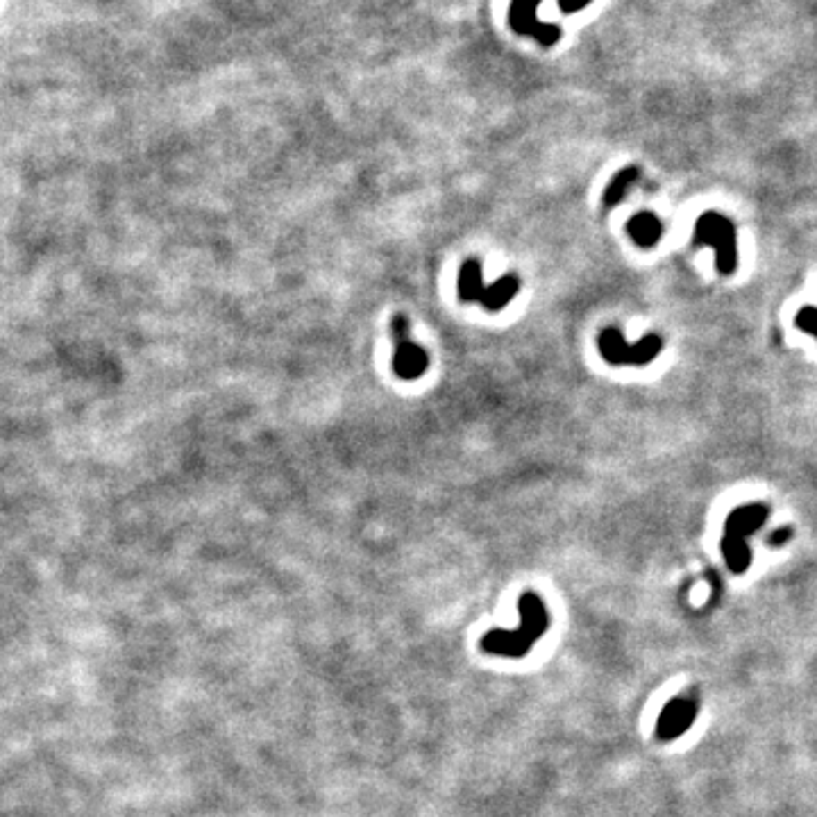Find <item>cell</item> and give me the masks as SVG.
<instances>
[{
    "mask_svg": "<svg viewBox=\"0 0 817 817\" xmlns=\"http://www.w3.org/2000/svg\"><path fill=\"white\" fill-rule=\"evenodd\" d=\"M795 325H797L802 332H806V334L815 336L817 339V307L808 305V307H804V309H799L797 318H795Z\"/></svg>",
    "mask_w": 817,
    "mask_h": 817,
    "instance_id": "12",
    "label": "cell"
},
{
    "mask_svg": "<svg viewBox=\"0 0 817 817\" xmlns=\"http://www.w3.org/2000/svg\"><path fill=\"white\" fill-rule=\"evenodd\" d=\"M695 718H697V704L688 697L672 699L665 704V709L661 711L659 722H656V736L661 740H675L679 736H684L690 727H693Z\"/></svg>",
    "mask_w": 817,
    "mask_h": 817,
    "instance_id": "5",
    "label": "cell"
},
{
    "mask_svg": "<svg viewBox=\"0 0 817 817\" xmlns=\"http://www.w3.org/2000/svg\"><path fill=\"white\" fill-rule=\"evenodd\" d=\"M518 611H520V627L513 631H488L482 638L484 652L493 656H507V659H522L529 654V650L536 645V640L550 627V613L536 593H525L518 602Z\"/></svg>",
    "mask_w": 817,
    "mask_h": 817,
    "instance_id": "1",
    "label": "cell"
},
{
    "mask_svg": "<svg viewBox=\"0 0 817 817\" xmlns=\"http://www.w3.org/2000/svg\"><path fill=\"white\" fill-rule=\"evenodd\" d=\"M591 0H559V5H561L563 12L572 14V12H579L588 5Z\"/></svg>",
    "mask_w": 817,
    "mask_h": 817,
    "instance_id": "15",
    "label": "cell"
},
{
    "mask_svg": "<svg viewBox=\"0 0 817 817\" xmlns=\"http://www.w3.org/2000/svg\"><path fill=\"white\" fill-rule=\"evenodd\" d=\"M770 516L768 504L752 502L736 507L724 520V536H722V554L727 568L736 575L745 572L752 563V550H749V538L763 527Z\"/></svg>",
    "mask_w": 817,
    "mask_h": 817,
    "instance_id": "2",
    "label": "cell"
},
{
    "mask_svg": "<svg viewBox=\"0 0 817 817\" xmlns=\"http://www.w3.org/2000/svg\"><path fill=\"white\" fill-rule=\"evenodd\" d=\"M484 289H486V286H484V275L479 261H466L461 266V273H459V298H461L463 302H479L484 296Z\"/></svg>",
    "mask_w": 817,
    "mask_h": 817,
    "instance_id": "9",
    "label": "cell"
},
{
    "mask_svg": "<svg viewBox=\"0 0 817 817\" xmlns=\"http://www.w3.org/2000/svg\"><path fill=\"white\" fill-rule=\"evenodd\" d=\"M695 246H711L715 250V266L720 275H731L738 266V246H736V227L727 216L718 212H706L695 223Z\"/></svg>",
    "mask_w": 817,
    "mask_h": 817,
    "instance_id": "3",
    "label": "cell"
},
{
    "mask_svg": "<svg viewBox=\"0 0 817 817\" xmlns=\"http://www.w3.org/2000/svg\"><path fill=\"white\" fill-rule=\"evenodd\" d=\"M790 538H793V529H790V527H781V529H777V532H774L772 536L768 538V543H770V547H781V545H786V543L790 541Z\"/></svg>",
    "mask_w": 817,
    "mask_h": 817,
    "instance_id": "14",
    "label": "cell"
},
{
    "mask_svg": "<svg viewBox=\"0 0 817 817\" xmlns=\"http://www.w3.org/2000/svg\"><path fill=\"white\" fill-rule=\"evenodd\" d=\"M427 366H429V357L418 343L404 341V343L395 345L393 370L398 377L418 379V377H423L425 370H427Z\"/></svg>",
    "mask_w": 817,
    "mask_h": 817,
    "instance_id": "6",
    "label": "cell"
},
{
    "mask_svg": "<svg viewBox=\"0 0 817 817\" xmlns=\"http://www.w3.org/2000/svg\"><path fill=\"white\" fill-rule=\"evenodd\" d=\"M597 348L604 361L611 366H636L643 368L654 361L663 350V339L659 334H647L636 343H627L618 327H606L597 336Z\"/></svg>",
    "mask_w": 817,
    "mask_h": 817,
    "instance_id": "4",
    "label": "cell"
},
{
    "mask_svg": "<svg viewBox=\"0 0 817 817\" xmlns=\"http://www.w3.org/2000/svg\"><path fill=\"white\" fill-rule=\"evenodd\" d=\"M518 289H520V282H518L516 275H504L500 277L498 282H493L491 286L484 289L482 296V305L486 311H500L509 305V302L516 298Z\"/></svg>",
    "mask_w": 817,
    "mask_h": 817,
    "instance_id": "8",
    "label": "cell"
},
{
    "mask_svg": "<svg viewBox=\"0 0 817 817\" xmlns=\"http://www.w3.org/2000/svg\"><path fill=\"white\" fill-rule=\"evenodd\" d=\"M541 0H513L511 23L518 32H527L534 35L538 28L536 21V5Z\"/></svg>",
    "mask_w": 817,
    "mask_h": 817,
    "instance_id": "11",
    "label": "cell"
},
{
    "mask_svg": "<svg viewBox=\"0 0 817 817\" xmlns=\"http://www.w3.org/2000/svg\"><path fill=\"white\" fill-rule=\"evenodd\" d=\"M638 178H640V171L636 166L622 168L618 175H613V180H611L609 187H606V191H604V207L611 209V207H616V205H620L622 198L627 196V191L634 187L636 180Z\"/></svg>",
    "mask_w": 817,
    "mask_h": 817,
    "instance_id": "10",
    "label": "cell"
},
{
    "mask_svg": "<svg viewBox=\"0 0 817 817\" xmlns=\"http://www.w3.org/2000/svg\"><path fill=\"white\" fill-rule=\"evenodd\" d=\"M627 232H629L631 241L640 248H654L656 243L663 237V223L656 214L652 212H640L636 216L629 218L627 223Z\"/></svg>",
    "mask_w": 817,
    "mask_h": 817,
    "instance_id": "7",
    "label": "cell"
},
{
    "mask_svg": "<svg viewBox=\"0 0 817 817\" xmlns=\"http://www.w3.org/2000/svg\"><path fill=\"white\" fill-rule=\"evenodd\" d=\"M407 334H408V323H407V318H404V316H395V320H393L395 345H398V343H404V341H407Z\"/></svg>",
    "mask_w": 817,
    "mask_h": 817,
    "instance_id": "13",
    "label": "cell"
}]
</instances>
